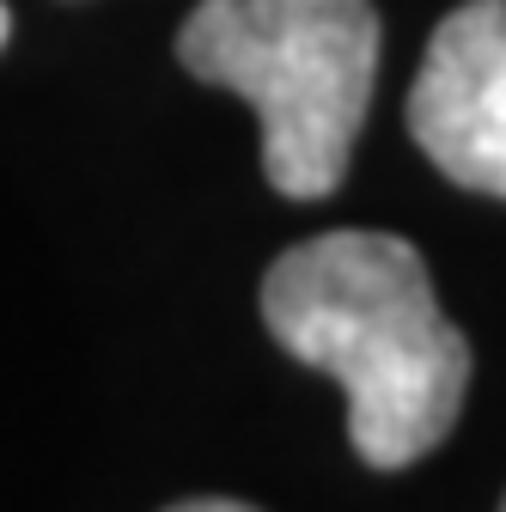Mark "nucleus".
Wrapping results in <instances>:
<instances>
[{"label":"nucleus","instance_id":"obj_1","mask_svg":"<svg viewBox=\"0 0 506 512\" xmlns=\"http://www.w3.org/2000/svg\"><path fill=\"white\" fill-rule=\"evenodd\" d=\"M263 324L299 366L342 384L360 464L409 470L458 427L470 342L409 238L342 226L293 244L263 275Z\"/></svg>","mask_w":506,"mask_h":512},{"label":"nucleus","instance_id":"obj_2","mask_svg":"<svg viewBox=\"0 0 506 512\" xmlns=\"http://www.w3.org/2000/svg\"><path fill=\"white\" fill-rule=\"evenodd\" d=\"M372 0H202L177 61L238 92L263 122V177L293 202H324L348 177L378 80Z\"/></svg>","mask_w":506,"mask_h":512},{"label":"nucleus","instance_id":"obj_3","mask_svg":"<svg viewBox=\"0 0 506 512\" xmlns=\"http://www.w3.org/2000/svg\"><path fill=\"white\" fill-rule=\"evenodd\" d=\"M403 116L458 189L506 202V0H464L439 19Z\"/></svg>","mask_w":506,"mask_h":512},{"label":"nucleus","instance_id":"obj_4","mask_svg":"<svg viewBox=\"0 0 506 512\" xmlns=\"http://www.w3.org/2000/svg\"><path fill=\"white\" fill-rule=\"evenodd\" d=\"M165 512H257V506H244V500H177Z\"/></svg>","mask_w":506,"mask_h":512},{"label":"nucleus","instance_id":"obj_5","mask_svg":"<svg viewBox=\"0 0 506 512\" xmlns=\"http://www.w3.org/2000/svg\"><path fill=\"white\" fill-rule=\"evenodd\" d=\"M7 37H13V7L0 0V49H7Z\"/></svg>","mask_w":506,"mask_h":512},{"label":"nucleus","instance_id":"obj_6","mask_svg":"<svg viewBox=\"0 0 506 512\" xmlns=\"http://www.w3.org/2000/svg\"><path fill=\"white\" fill-rule=\"evenodd\" d=\"M500 512H506V500H500Z\"/></svg>","mask_w":506,"mask_h":512}]
</instances>
